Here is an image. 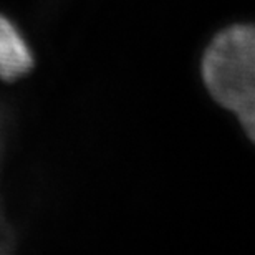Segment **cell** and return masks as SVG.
I'll return each instance as SVG.
<instances>
[{
	"label": "cell",
	"mask_w": 255,
	"mask_h": 255,
	"mask_svg": "<svg viewBox=\"0 0 255 255\" xmlns=\"http://www.w3.org/2000/svg\"><path fill=\"white\" fill-rule=\"evenodd\" d=\"M202 81L255 142V23L219 32L202 57Z\"/></svg>",
	"instance_id": "cell-1"
},
{
	"label": "cell",
	"mask_w": 255,
	"mask_h": 255,
	"mask_svg": "<svg viewBox=\"0 0 255 255\" xmlns=\"http://www.w3.org/2000/svg\"><path fill=\"white\" fill-rule=\"evenodd\" d=\"M33 66L32 52L18 30L0 17V78L17 80Z\"/></svg>",
	"instance_id": "cell-2"
}]
</instances>
